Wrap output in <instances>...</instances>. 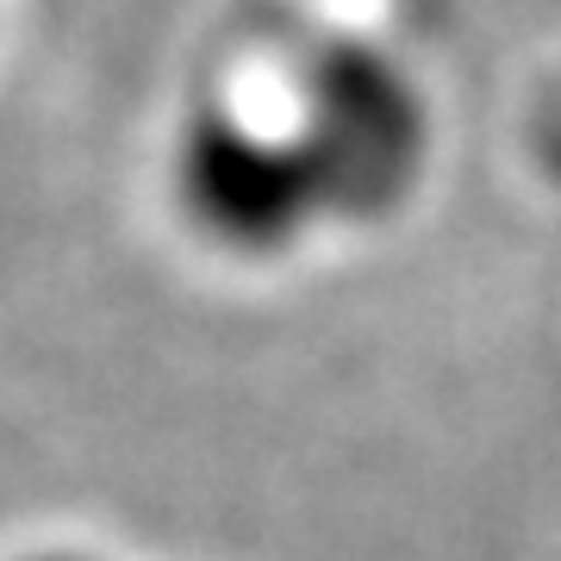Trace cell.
Returning a JSON list of instances; mask_svg holds the SVG:
<instances>
[{"mask_svg":"<svg viewBox=\"0 0 561 561\" xmlns=\"http://www.w3.org/2000/svg\"><path fill=\"white\" fill-rule=\"evenodd\" d=\"M32 561H94V556H69V549H57V556H32Z\"/></svg>","mask_w":561,"mask_h":561,"instance_id":"cell-3","label":"cell"},{"mask_svg":"<svg viewBox=\"0 0 561 561\" xmlns=\"http://www.w3.org/2000/svg\"><path fill=\"white\" fill-rule=\"evenodd\" d=\"M175 201L213 250L238 262L294 256L324 225L319 187L294 131L243 119L238 106H201L175 138Z\"/></svg>","mask_w":561,"mask_h":561,"instance_id":"cell-2","label":"cell"},{"mask_svg":"<svg viewBox=\"0 0 561 561\" xmlns=\"http://www.w3.org/2000/svg\"><path fill=\"white\" fill-rule=\"evenodd\" d=\"M287 131L312 169L324 219L343 225L393 219L431 169V101L375 38H324L300 62Z\"/></svg>","mask_w":561,"mask_h":561,"instance_id":"cell-1","label":"cell"}]
</instances>
